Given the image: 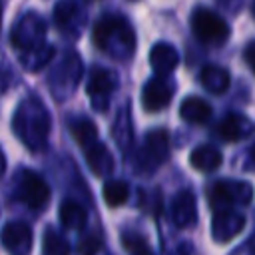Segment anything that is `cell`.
<instances>
[{"instance_id": "6da1fadb", "label": "cell", "mask_w": 255, "mask_h": 255, "mask_svg": "<svg viewBox=\"0 0 255 255\" xmlns=\"http://www.w3.org/2000/svg\"><path fill=\"white\" fill-rule=\"evenodd\" d=\"M12 128H14V133L18 135V139L26 147H30L32 151H38L46 145V139H48L50 114L38 98L30 96L18 106V110L14 114Z\"/></svg>"}, {"instance_id": "7a4b0ae2", "label": "cell", "mask_w": 255, "mask_h": 255, "mask_svg": "<svg viewBox=\"0 0 255 255\" xmlns=\"http://www.w3.org/2000/svg\"><path fill=\"white\" fill-rule=\"evenodd\" d=\"M94 44L100 50L110 52L114 58H129L135 48L133 32L129 24L120 16H104L92 30Z\"/></svg>"}, {"instance_id": "3957f363", "label": "cell", "mask_w": 255, "mask_h": 255, "mask_svg": "<svg viewBox=\"0 0 255 255\" xmlns=\"http://www.w3.org/2000/svg\"><path fill=\"white\" fill-rule=\"evenodd\" d=\"M253 197V187L245 181H215L209 185L207 189V199L209 205L215 211H223V209H231L235 203L247 205Z\"/></svg>"}, {"instance_id": "277c9868", "label": "cell", "mask_w": 255, "mask_h": 255, "mask_svg": "<svg viewBox=\"0 0 255 255\" xmlns=\"http://www.w3.org/2000/svg\"><path fill=\"white\" fill-rule=\"evenodd\" d=\"M191 32L203 44H223L229 36V26L217 12L195 8L191 14Z\"/></svg>"}, {"instance_id": "5b68a950", "label": "cell", "mask_w": 255, "mask_h": 255, "mask_svg": "<svg viewBox=\"0 0 255 255\" xmlns=\"http://www.w3.org/2000/svg\"><path fill=\"white\" fill-rule=\"evenodd\" d=\"M16 197L26 207L38 211V209H44L48 205L50 187L44 181V177H40L36 171L24 169L18 173V179H16Z\"/></svg>"}, {"instance_id": "8992f818", "label": "cell", "mask_w": 255, "mask_h": 255, "mask_svg": "<svg viewBox=\"0 0 255 255\" xmlns=\"http://www.w3.org/2000/svg\"><path fill=\"white\" fill-rule=\"evenodd\" d=\"M169 155V135L165 129H151L145 139L143 145L137 153V165L141 171H153L157 169Z\"/></svg>"}, {"instance_id": "52a82bcc", "label": "cell", "mask_w": 255, "mask_h": 255, "mask_svg": "<svg viewBox=\"0 0 255 255\" xmlns=\"http://www.w3.org/2000/svg\"><path fill=\"white\" fill-rule=\"evenodd\" d=\"M116 84H118V78H116V74L112 70L100 68V66L92 68L86 90H88V96L92 100L94 110H98V112H106L108 110L110 96H112Z\"/></svg>"}, {"instance_id": "ba28073f", "label": "cell", "mask_w": 255, "mask_h": 255, "mask_svg": "<svg viewBox=\"0 0 255 255\" xmlns=\"http://www.w3.org/2000/svg\"><path fill=\"white\" fill-rule=\"evenodd\" d=\"M44 32H46L44 20L38 18L36 14H26L22 20H18V24L12 30V44L18 50L32 52L44 44V40H42Z\"/></svg>"}, {"instance_id": "9c48e42d", "label": "cell", "mask_w": 255, "mask_h": 255, "mask_svg": "<svg viewBox=\"0 0 255 255\" xmlns=\"http://www.w3.org/2000/svg\"><path fill=\"white\" fill-rule=\"evenodd\" d=\"M0 241L10 255H30L32 251V229L24 221H10L0 233Z\"/></svg>"}, {"instance_id": "30bf717a", "label": "cell", "mask_w": 255, "mask_h": 255, "mask_svg": "<svg viewBox=\"0 0 255 255\" xmlns=\"http://www.w3.org/2000/svg\"><path fill=\"white\" fill-rule=\"evenodd\" d=\"M173 92H175V86L173 82L165 80V78H153L149 80L145 86H143V92H141V104L147 112H159L163 110L171 98H173Z\"/></svg>"}, {"instance_id": "8fae6325", "label": "cell", "mask_w": 255, "mask_h": 255, "mask_svg": "<svg viewBox=\"0 0 255 255\" xmlns=\"http://www.w3.org/2000/svg\"><path fill=\"white\" fill-rule=\"evenodd\" d=\"M243 225H245V217L241 213L231 211V209L215 211V215L211 219V235L217 243H227L235 235H239Z\"/></svg>"}, {"instance_id": "7c38bea8", "label": "cell", "mask_w": 255, "mask_h": 255, "mask_svg": "<svg viewBox=\"0 0 255 255\" xmlns=\"http://www.w3.org/2000/svg\"><path fill=\"white\" fill-rule=\"evenodd\" d=\"M169 217L177 227H191L197 219V203L191 191H177L169 205Z\"/></svg>"}, {"instance_id": "4fadbf2b", "label": "cell", "mask_w": 255, "mask_h": 255, "mask_svg": "<svg viewBox=\"0 0 255 255\" xmlns=\"http://www.w3.org/2000/svg\"><path fill=\"white\" fill-rule=\"evenodd\" d=\"M80 74H82V64L78 60L76 54H70L64 58V62L54 70V74L50 76V84H52V90L54 94L58 90H72L74 92V86L78 84L80 80Z\"/></svg>"}, {"instance_id": "5bb4252c", "label": "cell", "mask_w": 255, "mask_h": 255, "mask_svg": "<svg viewBox=\"0 0 255 255\" xmlns=\"http://www.w3.org/2000/svg\"><path fill=\"white\" fill-rule=\"evenodd\" d=\"M149 64L153 68V72L159 76V78H165L169 76L177 64H179V54L177 50L171 46V44H165V42H159L151 48L149 52Z\"/></svg>"}, {"instance_id": "9a60e30c", "label": "cell", "mask_w": 255, "mask_h": 255, "mask_svg": "<svg viewBox=\"0 0 255 255\" xmlns=\"http://www.w3.org/2000/svg\"><path fill=\"white\" fill-rule=\"evenodd\" d=\"M251 131H253V124L243 114H227L217 126V133L223 141H239L247 137Z\"/></svg>"}, {"instance_id": "2e32d148", "label": "cell", "mask_w": 255, "mask_h": 255, "mask_svg": "<svg viewBox=\"0 0 255 255\" xmlns=\"http://www.w3.org/2000/svg\"><path fill=\"white\" fill-rule=\"evenodd\" d=\"M84 151H86V161L96 175L106 177L114 171V155L102 141H96L94 145L86 147Z\"/></svg>"}, {"instance_id": "e0dca14e", "label": "cell", "mask_w": 255, "mask_h": 255, "mask_svg": "<svg viewBox=\"0 0 255 255\" xmlns=\"http://www.w3.org/2000/svg\"><path fill=\"white\" fill-rule=\"evenodd\" d=\"M199 80H201V86L211 94H223L229 88V72L217 64L203 66L199 72Z\"/></svg>"}, {"instance_id": "ac0fdd59", "label": "cell", "mask_w": 255, "mask_h": 255, "mask_svg": "<svg viewBox=\"0 0 255 255\" xmlns=\"http://www.w3.org/2000/svg\"><path fill=\"white\" fill-rule=\"evenodd\" d=\"M221 161H223L221 151L215 145H209V143L197 145L189 155V163L197 171H215L221 165Z\"/></svg>"}, {"instance_id": "d6986e66", "label": "cell", "mask_w": 255, "mask_h": 255, "mask_svg": "<svg viewBox=\"0 0 255 255\" xmlns=\"http://www.w3.org/2000/svg\"><path fill=\"white\" fill-rule=\"evenodd\" d=\"M179 114L189 124H205L209 120V116H211V106L205 100L197 98V96H187L181 102Z\"/></svg>"}, {"instance_id": "ffe728a7", "label": "cell", "mask_w": 255, "mask_h": 255, "mask_svg": "<svg viewBox=\"0 0 255 255\" xmlns=\"http://www.w3.org/2000/svg\"><path fill=\"white\" fill-rule=\"evenodd\" d=\"M60 221L64 227H68L72 231H80L86 225V209L78 201L66 199L60 205Z\"/></svg>"}, {"instance_id": "44dd1931", "label": "cell", "mask_w": 255, "mask_h": 255, "mask_svg": "<svg viewBox=\"0 0 255 255\" xmlns=\"http://www.w3.org/2000/svg\"><path fill=\"white\" fill-rule=\"evenodd\" d=\"M70 131L74 135V139L86 149L90 145H94L98 141V128L92 120L88 118H76L70 122Z\"/></svg>"}, {"instance_id": "7402d4cb", "label": "cell", "mask_w": 255, "mask_h": 255, "mask_svg": "<svg viewBox=\"0 0 255 255\" xmlns=\"http://www.w3.org/2000/svg\"><path fill=\"white\" fill-rule=\"evenodd\" d=\"M42 253L44 255H70V243L60 231H56L54 227H48L42 237Z\"/></svg>"}, {"instance_id": "603a6c76", "label": "cell", "mask_w": 255, "mask_h": 255, "mask_svg": "<svg viewBox=\"0 0 255 255\" xmlns=\"http://www.w3.org/2000/svg\"><path fill=\"white\" fill-rule=\"evenodd\" d=\"M102 195L106 199V203L110 207H120L128 201V195H129V187L126 181L122 179H112L108 183H104V189H102Z\"/></svg>"}, {"instance_id": "cb8c5ba5", "label": "cell", "mask_w": 255, "mask_h": 255, "mask_svg": "<svg viewBox=\"0 0 255 255\" xmlns=\"http://www.w3.org/2000/svg\"><path fill=\"white\" fill-rule=\"evenodd\" d=\"M78 8H80L78 0H58L56 6H54V22L60 28H66L74 20Z\"/></svg>"}, {"instance_id": "d4e9b609", "label": "cell", "mask_w": 255, "mask_h": 255, "mask_svg": "<svg viewBox=\"0 0 255 255\" xmlns=\"http://www.w3.org/2000/svg\"><path fill=\"white\" fill-rule=\"evenodd\" d=\"M122 243H124V247H126V251L129 255H149L151 253L147 241L137 233H124L122 235Z\"/></svg>"}, {"instance_id": "484cf974", "label": "cell", "mask_w": 255, "mask_h": 255, "mask_svg": "<svg viewBox=\"0 0 255 255\" xmlns=\"http://www.w3.org/2000/svg\"><path fill=\"white\" fill-rule=\"evenodd\" d=\"M102 247V239L98 235H84L78 241V255H98Z\"/></svg>"}, {"instance_id": "4316f807", "label": "cell", "mask_w": 255, "mask_h": 255, "mask_svg": "<svg viewBox=\"0 0 255 255\" xmlns=\"http://www.w3.org/2000/svg\"><path fill=\"white\" fill-rule=\"evenodd\" d=\"M245 60H247L249 68L253 70V74H255V44L247 46V50H245Z\"/></svg>"}, {"instance_id": "83f0119b", "label": "cell", "mask_w": 255, "mask_h": 255, "mask_svg": "<svg viewBox=\"0 0 255 255\" xmlns=\"http://www.w3.org/2000/svg\"><path fill=\"white\" fill-rule=\"evenodd\" d=\"M247 167L249 169H255V145L251 147V151H249V159H247Z\"/></svg>"}, {"instance_id": "f1b7e54d", "label": "cell", "mask_w": 255, "mask_h": 255, "mask_svg": "<svg viewBox=\"0 0 255 255\" xmlns=\"http://www.w3.org/2000/svg\"><path fill=\"white\" fill-rule=\"evenodd\" d=\"M2 165H4V161H2V155H0V173H2Z\"/></svg>"}, {"instance_id": "f546056e", "label": "cell", "mask_w": 255, "mask_h": 255, "mask_svg": "<svg viewBox=\"0 0 255 255\" xmlns=\"http://www.w3.org/2000/svg\"><path fill=\"white\" fill-rule=\"evenodd\" d=\"M149 255H153V253H149Z\"/></svg>"}]
</instances>
